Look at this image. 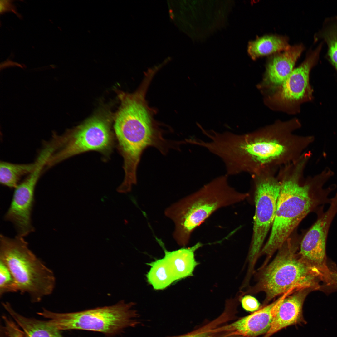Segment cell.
<instances>
[{"instance_id":"obj_1","label":"cell","mask_w":337,"mask_h":337,"mask_svg":"<svg viewBox=\"0 0 337 337\" xmlns=\"http://www.w3.org/2000/svg\"><path fill=\"white\" fill-rule=\"evenodd\" d=\"M301 126L294 118L244 134L219 132L213 138L212 152L224 164L228 176L278 170L298 160L314 141L313 136L295 133Z\"/></svg>"},{"instance_id":"obj_2","label":"cell","mask_w":337,"mask_h":337,"mask_svg":"<svg viewBox=\"0 0 337 337\" xmlns=\"http://www.w3.org/2000/svg\"><path fill=\"white\" fill-rule=\"evenodd\" d=\"M308 162L301 157L278 171L281 186L275 217L270 236L261 252L268 257L281 246L308 213L331 202L328 197L335 187L332 185L323 188L329 179L326 175L321 173L303 180Z\"/></svg>"},{"instance_id":"obj_3","label":"cell","mask_w":337,"mask_h":337,"mask_svg":"<svg viewBox=\"0 0 337 337\" xmlns=\"http://www.w3.org/2000/svg\"><path fill=\"white\" fill-rule=\"evenodd\" d=\"M228 177L225 174L215 178L166 209L165 215L174 223L173 237L179 245L187 244L194 231L216 211L248 196L231 186Z\"/></svg>"},{"instance_id":"obj_4","label":"cell","mask_w":337,"mask_h":337,"mask_svg":"<svg viewBox=\"0 0 337 337\" xmlns=\"http://www.w3.org/2000/svg\"><path fill=\"white\" fill-rule=\"evenodd\" d=\"M298 248L297 242L289 237L263 271L258 285L266 293V302L290 291L308 289L323 291L317 274L300 257Z\"/></svg>"},{"instance_id":"obj_5","label":"cell","mask_w":337,"mask_h":337,"mask_svg":"<svg viewBox=\"0 0 337 337\" xmlns=\"http://www.w3.org/2000/svg\"><path fill=\"white\" fill-rule=\"evenodd\" d=\"M0 260L7 266L18 291L27 293L33 302L52 293L56 279L52 271L29 248L23 237L0 236Z\"/></svg>"},{"instance_id":"obj_6","label":"cell","mask_w":337,"mask_h":337,"mask_svg":"<svg viewBox=\"0 0 337 337\" xmlns=\"http://www.w3.org/2000/svg\"><path fill=\"white\" fill-rule=\"evenodd\" d=\"M134 305L121 300L111 306L79 312L57 313L43 309L38 314L60 330H84L112 335L136 325L137 314L132 309Z\"/></svg>"},{"instance_id":"obj_7","label":"cell","mask_w":337,"mask_h":337,"mask_svg":"<svg viewBox=\"0 0 337 337\" xmlns=\"http://www.w3.org/2000/svg\"><path fill=\"white\" fill-rule=\"evenodd\" d=\"M114 139L108 121L100 117L92 118L63 135H54L51 141L54 150L47 160L46 168L87 151H96L108 156Z\"/></svg>"},{"instance_id":"obj_8","label":"cell","mask_w":337,"mask_h":337,"mask_svg":"<svg viewBox=\"0 0 337 337\" xmlns=\"http://www.w3.org/2000/svg\"><path fill=\"white\" fill-rule=\"evenodd\" d=\"M278 170L267 169L251 175L255 210L249 259L253 265L275 217L280 183Z\"/></svg>"},{"instance_id":"obj_9","label":"cell","mask_w":337,"mask_h":337,"mask_svg":"<svg viewBox=\"0 0 337 337\" xmlns=\"http://www.w3.org/2000/svg\"><path fill=\"white\" fill-rule=\"evenodd\" d=\"M323 45L321 43L308 53L304 61L294 69L282 84L274 91L264 96L265 105L271 110L295 115L300 106L312 100L313 90L310 83V74L316 64Z\"/></svg>"},{"instance_id":"obj_10","label":"cell","mask_w":337,"mask_h":337,"mask_svg":"<svg viewBox=\"0 0 337 337\" xmlns=\"http://www.w3.org/2000/svg\"><path fill=\"white\" fill-rule=\"evenodd\" d=\"M43 170V165L38 164L14 188L11 203L4 218L12 223L18 236L24 237L34 231L31 221L34 192Z\"/></svg>"},{"instance_id":"obj_11","label":"cell","mask_w":337,"mask_h":337,"mask_svg":"<svg viewBox=\"0 0 337 337\" xmlns=\"http://www.w3.org/2000/svg\"><path fill=\"white\" fill-rule=\"evenodd\" d=\"M330 205L324 212V205L316 211L317 219L303 237L299 255L305 261L323 260L327 257L326 245L329 229L337 213V193L331 198Z\"/></svg>"},{"instance_id":"obj_12","label":"cell","mask_w":337,"mask_h":337,"mask_svg":"<svg viewBox=\"0 0 337 337\" xmlns=\"http://www.w3.org/2000/svg\"><path fill=\"white\" fill-rule=\"evenodd\" d=\"M304 49L301 44L291 46L268 59L262 80L257 85L264 96L274 91L288 77Z\"/></svg>"},{"instance_id":"obj_13","label":"cell","mask_w":337,"mask_h":337,"mask_svg":"<svg viewBox=\"0 0 337 337\" xmlns=\"http://www.w3.org/2000/svg\"><path fill=\"white\" fill-rule=\"evenodd\" d=\"M284 295L253 313L236 321L228 326L230 330L245 337H255L266 334L270 329Z\"/></svg>"},{"instance_id":"obj_14","label":"cell","mask_w":337,"mask_h":337,"mask_svg":"<svg viewBox=\"0 0 337 337\" xmlns=\"http://www.w3.org/2000/svg\"><path fill=\"white\" fill-rule=\"evenodd\" d=\"M310 289H303L293 291L281 301L277 313L271 327L264 337H269L287 326L302 321V306Z\"/></svg>"},{"instance_id":"obj_15","label":"cell","mask_w":337,"mask_h":337,"mask_svg":"<svg viewBox=\"0 0 337 337\" xmlns=\"http://www.w3.org/2000/svg\"><path fill=\"white\" fill-rule=\"evenodd\" d=\"M155 238L164 252V257L172 270L175 281L192 276L198 264L195 259L194 252L203 244L198 242L190 247L169 251L166 249L161 239L156 237Z\"/></svg>"},{"instance_id":"obj_16","label":"cell","mask_w":337,"mask_h":337,"mask_svg":"<svg viewBox=\"0 0 337 337\" xmlns=\"http://www.w3.org/2000/svg\"><path fill=\"white\" fill-rule=\"evenodd\" d=\"M2 305L23 331L25 337H63L60 330L49 320L25 317L16 312L8 302Z\"/></svg>"},{"instance_id":"obj_17","label":"cell","mask_w":337,"mask_h":337,"mask_svg":"<svg viewBox=\"0 0 337 337\" xmlns=\"http://www.w3.org/2000/svg\"><path fill=\"white\" fill-rule=\"evenodd\" d=\"M287 37L276 35H267L250 41L247 52L253 60L262 56L274 54L285 51L291 46Z\"/></svg>"},{"instance_id":"obj_18","label":"cell","mask_w":337,"mask_h":337,"mask_svg":"<svg viewBox=\"0 0 337 337\" xmlns=\"http://www.w3.org/2000/svg\"><path fill=\"white\" fill-rule=\"evenodd\" d=\"M37 159L33 163L16 164L1 161L0 163L1 184L10 188H15L22 178L27 176L35 168Z\"/></svg>"},{"instance_id":"obj_19","label":"cell","mask_w":337,"mask_h":337,"mask_svg":"<svg viewBox=\"0 0 337 337\" xmlns=\"http://www.w3.org/2000/svg\"><path fill=\"white\" fill-rule=\"evenodd\" d=\"M147 264L150 268L146 278L154 289L164 290L176 281L172 270L164 257Z\"/></svg>"},{"instance_id":"obj_20","label":"cell","mask_w":337,"mask_h":337,"mask_svg":"<svg viewBox=\"0 0 337 337\" xmlns=\"http://www.w3.org/2000/svg\"><path fill=\"white\" fill-rule=\"evenodd\" d=\"M315 40L322 38L327 44L326 57L337 72V16L326 20Z\"/></svg>"},{"instance_id":"obj_21","label":"cell","mask_w":337,"mask_h":337,"mask_svg":"<svg viewBox=\"0 0 337 337\" xmlns=\"http://www.w3.org/2000/svg\"><path fill=\"white\" fill-rule=\"evenodd\" d=\"M18 291L14 278L7 266L0 260V296Z\"/></svg>"},{"instance_id":"obj_22","label":"cell","mask_w":337,"mask_h":337,"mask_svg":"<svg viewBox=\"0 0 337 337\" xmlns=\"http://www.w3.org/2000/svg\"><path fill=\"white\" fill-rule=\"evenodd\" d=\"M2 318L4 325L1 329V337H25L23 331L16 322L6 316Z\"/></svg>"},{"instance_id":"obj_23","label":"cell","mask_w":337,"mask_h":337,"mask_svg":"<svg viewBox=\"0 0 337 337\" xmlns=\"http://www.w3.org/2000/svg\"><path fill=\"white\" fill-rule=\"evenodd\" d=\"M242 307L246 310L252 312L257 310L259 307V303L254 297L249 295L244 296L242 299Z\"/></svg>"},{"instance_id":"obj_24","label":"cell","mask_w":337,"mask_h":337,"mask_svg":"<svg viewBox=\"0 0 337 337\" xmlns=\"http://www.w3.org/2000/svg\"><path fill=\"white\" fill-rule=\"evenodd\" d=\"M214 332L210 330H202L174 337H216Z\"/></svg>"},{"instance_id":"obj_25","label":"cell","mask_w":337,"mask_h":337,"mask_svg":"<svg viewBox=\"0 0 337 337\" xmlns=\"http://www.w3.org/2000/svg\"><path fill=\"white\" fill-rule=\"evenodd\" d=\"M12 11L16 12L15 7L10 1L3 0L0 2V13H3L5 12Z\"/></svg>"}]
</instances>
